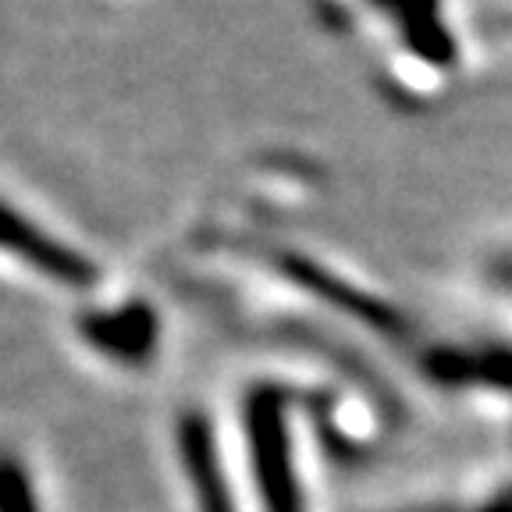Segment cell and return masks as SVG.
Listing matches in <instances>:
<instances>
[{
	"label": "cell",
	"instance_id": "obj_1",
	"mask_svg": "<svg viewBox=\"0 0 512 512\" xmlns=\"http://www.w3.org/2000/svg\"><path fill=\"white\" fill-rule=\"evenodd\" d=\"M246 441L267 512H303L292 452H288L285 399L278 388H256L246 399Z\"/></svg>",
	"mask_w": 512,
	"mask_h": 512
},
{
	"label": "cell",
	"instance_id": "obj_5",
	"mask_svg": "<svg viewBox=\"0 0 512 512\" xmlns=\"http://www.w3.org/2000/svg\"><path fill=\"white\" fill-rule=\"evenodd\" d=\"M0 512H43L29 470L11 452H0Z\"/></svg>",
	"mask_w": 512,
	"mask_h": 512
},
{
	"label": "cell",
	"instance_id": "obj_3",
	"mask_svg": "<svg viewBox=\"0 0 512 512\" xmlns=\"http://www.w3.org/2000/svg\"><path fill=\"white\" fill-rule=\"evenodd\" d=\"M178 452H182V470L200 512H235L232 491H228L221 456H217L214 445V431H210L203 413L182 416V424H178Z\"/></svg>",
	"mask_w": 512,
	"mask_h": 512
},
{
	"label": "cell",
	"instance_id": "obj_2",
	"mask_svg": "<svg viewBox=\"0 0 512 512\" xmlns=\"http://www.w3.org/2000/svg\"><path fill=\"white\" fill-rule=\"evenodd\" d=\"M0 249L22 256L25 264H32L36 271L47 274V278H57L72 288H89L96 281V267L89 264L86 256H79L75 249L43 235L36 224L25 221L8 203H0Z\"/></svg>",
	"mask_w": 512,
	"mask_h": 512
},
{
	"label": "cell",
	"instance_id": "obj_4",
	"mask_svg": "<svg viewBox=\"0 0 512 512\" xmlns=\"http://www.w3.org/2000/svg\"><path fill=\"white\" fill-rule=\"evenodd\" d=\"M82 335L93 349L118 363H146L157 349V317L150 306L128 303L121 310L93 313L82 320Z\"/></svg>",
	"mask_w": 512,
	"mask_h": 512
}]
</instances>
